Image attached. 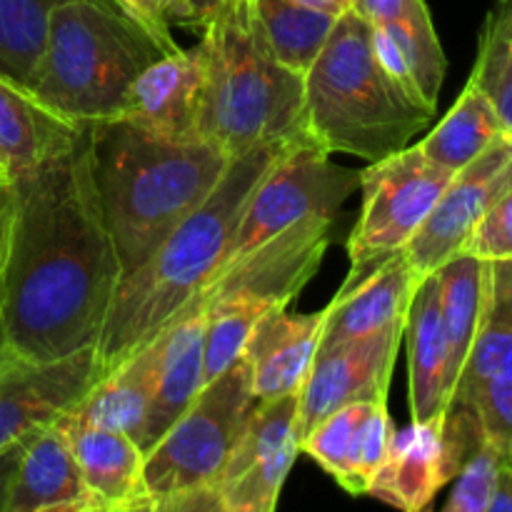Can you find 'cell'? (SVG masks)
<instances>
[{"mask_svg": "<svg viewBox=\"0 0 512 512\" xmlns=\"http://www.w3.org/2000/svg\"><path fill=\"white\" fill-rule=\"evenodd\" d=\"M300 5H308V8L323 10L330 15H343L350 10V0H295Z\"/></svg>", "mask_w": 512, "mask_h": 512, "instance_id": "60d3db41", "label": "cell"}, {"mask_svg": "<svg viewBox=\"0 0 512 512\" xmlns=\"http://www.w3.org/2000/svg\"><path fill=\"white\" fill-rule=\"evenodd\" d=\"M13 185L15 225L0 310L15 355L55 360L95 348L123 270L90 170L88 133Z\"/></svg>", "mask_w": 512, "mask_h": 512, "instance_id": "6da1fadb", "label": "cell"}, {"mask_svg": "<svg viewBox=\"0 0 512 512\" xmlns=\"http://www.w3.org/2000/svg\"><path fill=\"white\" fill-rule=\"evenodd\" d=\"M160 55L163 48L118 0H60L25 88L73 123L110 120Z\"/></svg>", "mask_w": 512, "mask_h": 512, "instance_id": "5b68a950", "label": "cell"}, {"mask_svg": "<svg viewBox=\"0 0 512 512\" xmlns=\"http://www.w3.org/2000/svg\"><path fill=\"white\" fill-rule=\"evenodd\" d=\"M63 430L100 512L150 510L143 475L145 453L130 435L110 428Z\"/></svg>", "mask_w": 512, "mask_h": 512, "instance_id": "d4e9b609", "label": "cell"}, {"mask_svg": "<svg viewBox=\"0 0 512 512\" xmlns=\"http://www.w3.org/2000/svg\"><path fill=\"white\" fill-rule=\"evenodd\" d=\"M358 185V170L333 163L328 150L313 143L308 135L290 138L250 193L228 260L258 248L298 220L313 215L338 218L340 208Z\"/></svg>", "mask_w": 512, "mask_h": 512, "instance_id": "9c48e42d", "label": "cell"}, {"mask_svg": "<svg viewBox=\"0 0 512 512\" xmlns=\"http://www.w3.org/2000/svg\"><path fill=\"white\" fill-rule=\"evenodd\" d=\"M455 173L425 158L420 148H403L360 170L363 205L348 240L353 283L383 258L410 243Z\"/></svg>", "mask_w": 512, "mask_h": 512, "instance_id": "30bf717a", "label": "cell"}, {"mask_svg": "<svg viewBox=\"0 0 512 512\" xmlns=\"http://www.w3.org/2000/svg\"><path fill=\"white\" fill-rule=\"evenodd\" d=\"M85 133L123 278L213 193L233 160L208 140H170L120 118L95 120Z\"/></svg>", "mask_w": 512, "mask_h": 512, "instance_id": "3957f363", "label": "cell"}, {"mask_svg": "<svg viewBox=\"0 0 512 512\" xmlns=\"http://www.w3.org/2000/svg\"><path fill=\"white\" fill-rule=\"evenodd\" d=\"M205 308L200 300L183 310L160 333L155 390L138 435V448L148 453L165 430L188 410L205 385Z\"/></svg>", "mask_w": 512, "mask_h": 512, "instance_id": "ac0fdd59", "label": "cell"}, {"mask_svg": "<svg viewBox=\"0 0 512 512\" xmlns=\"http://www.w3.org/2000/svg\"><path fill=\"white\" fill-rule=\"evenodd\" d=\"M118 3L153 35L163 53L180 50L173 33H170L173 25L198 28V18H195V10L190 8L188 0H118Z\"/></svg>", "mask_w": 512, "mask_h": 512, "instance_id": "e575fe53", "label": "cell"}, {"mask_svg": "<svg viewBox=\"0 0 512 512\" xmlns=\"http://www.w3.org/2000/svg\"><path fill=\"white\" fill-rule=\"evenodd\" d=\"M305 135L320 148L368 163L408 148L433 113L400 90L380 65L370 23L353 10L335 20L305 73Z\"/></svg>", "mask_w": 512, "mask_h": 512, "instance_id": "8992f818", "label": "cell"}, {"mask_svg": "<svg viewBox=\"0 0 512 512\" xmlns=\"http://www.w3.org/2000/svg\"><path fill=\"white\" fill-rule=\"evenodd\" d=\"M98 378L95 348L55 360H10L0 368V450L58 423Z\"/></svg>", "mask_w": 512, "mask_h": 512, "instance_id": "9a60e30c", "label": "cell"}, {"mask_svg": "<svg viewBox=\"0 0 512 512\" xmlns=\"http://www.w3.org/2000/svg\"><path fill=\"white\" fill-rule=\"evenodd\" d=\"M338 18L295 0H255V20L265 45L280 65L303 78L328 43Z\"/></svg>", "mask_w": 512, "mask_h": 512, "instance_id": "f546056e", "label": "cell"}, {"mask_svg": "<svg viewBox=\"0 0 512 512\" xmlns=\"http://www.w3.org/2000/svg\"><path fill=\"white\" fill-rule=\"evenodd\" d=\"M500 375H512V260H485L478 333L455 388V398L483 380Z\"/></svg>", "mask_w": 512, "mask_h": 512, "instance_id": "4316f807", "label": "cell"}, {"mask_svg": "<svg viewBox=\"0 0 512 512\" xmlns=\"http://www.w3.org/2000/svg\"><path fill=\"white\" fill-rule=\"evenodd\" d=\"M403 340L408 345L410 413L418 423L448 415V338L440 313V285L435 273L420 278L405 318Z\"/></svg>", "mask_w": 512, "mask_h": 512, "instance_id": "603a6c76", "label": "cell"}, {"mask_svg": "<svg viewBox=\"0 0 512 512\" xmlns=\"http://www.w3.org/2000/svg\"><path fill=\"white\" fill-rule=\"evenodd\" d=\"M8 512H100L60 423L25 445Z\"/></svg>", "mask_w": 512, "mask_h": 512, "instance_id": "44dd1931", "label": "cell"}, {"mask_svg": "<svg viewBox=\"0 0 512 512\" xmlns=\"http://www.w3.org/2000/svg\"><path fill=\"white\" fill-rule=\"evenodd\" d=\"M463 253L480 260H512V188L500 195L475 225Z\"/></svg>", "mask_w": 512, "mask_h": 512, "instance_id": "d590c367", "label": "cell"}, {"mask_svg": "<svg viewBox=\"0 0 512 512\" xmlns=\"http://www.w3.org/2000/svg\"><path fill=\"white\" fill-rule=\"evenodd\" d=\"M503 465V455L485 438L480 440L478 448L470 453L460 473L453 478L445 512H490Z\"/></svg>", "mask_w": 512, "mask_h": 512, "instance_id": "836d02e7", "label": "cell"}, {"mask_svg": "<svg viewBox=\"0 0 512 512\" xmlns=\"http://www.w3.org/2000/svg\"><path fill=\"white\" fill-rule=\"evenodd\" d=\"M288 140L258 145L230 160L213 193L120 280L95 345L100 375L148 345L203 293L228 260L250 193Z\"/></svg>", "mask_w": 512, "mask_h": 512, "instance_id": "7a4b0ae2", "label": "cell"}, {"mask_svg": "<svg viewBox=\"0 0 512 512\" xmlns=\"http://www.w3.org/2000/svg\"><path fill=\"white\" fill-rule=\"evenodd\" d=\"M480 440L478 420L465 403H450L445 418L428 423L410 420V425L393 433L385 460L370 478L365 495L405 512L430 508Z\"/></svg>", "mask_w": 512, "mask_h": 512, "instance_id": "8fae6325", "label": "cell"}, {"mask_svg": "<svg viewBox=\"0 0 512 512\" xmlns=\"http://www.w3.org/2000/svg\"><path fill=\"white\" fill-rule=\"evenodd\" d=\"M190 8L195 10V18H198V28L203 30V25L208 23L210 18L215 15V10L223 5V0H188Z\"/></svg>", "mask_w": 512, "mask_h": 512, "instance_id": "b9f144b4", "label": "cell"}, {"mask_svg": "<svg viewBox=\"0 0 512 512\" xmlns=\"http://www.w3.org/2000/svg\"><path fill=\"white\" fill-rule=\"evenodd\" d=\"M15 225V185L13 180L0 175V275L8 263L10 240H13Z\"/></svg>", "mask_w": 512, "mask_h": 512, "instance_id": "74e56055", "label": "cell"}, {"mask_svg": "<svg viewBox=\"0 0 512 512\" xmlns=\"http://www.w3.org/2000/svg\"><path fill=\"white\" fill-rule=\"evenodd\" d=\"M25 445H28V440L0 450V512H8L10 493H13V483H15V473H18V465H20V458H23Z\"/></svg>", "mask_w": 512, "mask_h": 512, "instance_id": "f35d334b", "label": "cell"}, {"mask_svg": "<svg viewBox=\"0 0 512 512\" xmlns=\"http://www.w3.org/2000/svg\"><path fill=\"white\" fill-rule=\"evenodd\" d=\"M15 358H18V355H15L13 345H10L8 330H5L3 310H0V368H5V365H8L10 360H15Z\"/></svg>", "mask_w": 512, "mask_h": 512, "instance_id": "7bdbcfd3", "label": "cell"}, {"mask_svg": "<svg viewBox=\"0 0 512 512\" xmlns=\"http://www.w3.org/2000/svg\"><path fill=\"white\" fill-rule=\"evenodd\" d=\"M453 403L473 410L483 438L503 455L505 465H512V375L483 380Z\"/></svg>", "mask_w": 512, "mask_h": 512, "instance_id": "d6a6232c", "label": "cell"}, {"mask_svg": "<svg viewBox=\"0 0 512 512\" xmlns=\"http://www.w3.org/2000/svg\"><path fill=\"white\" fill-rule=\"evenodd\" d=\"M205 88L208 55L203 43L165 53L135 78L118 118L170 140H203Z\"/></svg>", "mask_w": 512, "mask_h": 512, "instance_id": "2e32d148", "label": "cell"}, {"mask_svg": "<svg viewBox=\"0 0 512 512\" xmlns=\"http://www.w3.org/2000/svg\"><path fill=\"white\" fill-rule=\"evenodd\" d=\"M405 323L318 348L298 390L300 440L323 418L355 400H388Z\"/></svg>", "mask_w": 512, "mask_h": 512, "instance_id": "5bb4252c", "label": "cell"}, {"mask_svg": "<svg viewBox=\"0 0 512 512\" xmlns=\"http://www.w3.org/2000/svg\"><path fill=\"white\" fill-rule=\"evenodd\" d=\"M420 278L425 275H418L403 250H398L380 260L373 273L345 283L328 305L320 348L365 338L395 323H405Z\"/></svg>", "mask_w": 512, "mask_h": 512, "instance_id": "d6986e66", "label": "cell"}, {"mask_svg": "<svg viewBox=\"0 0 512 512\" xmlns=\"http://www.w3.org/2000/svg\"><path fill=\"white\" fill-rule=\"evenodd\" d=\"M160 335L135 350L118 368L100 375L93 388L58 420L63 428H110L138 440L155 390Z\"/></svg>", "mask_w": 512, "mask_h": 512, "instance_id": "cb8c5ba5", "label": "cell"}, {"mask_svg": "<svg viewBox=\"0 0 512 512\" xmlns=\"http://www.w3.org/2000/svg\"><path fill=\"white\" fill-rule=\"evenodd\" d=\"M335 218L298 220L248 253L230 258L200 300L205 308V383L243 358L255 325L270 310L288 308L318 273Z\"/></svg>", "mask_w": 512, "mask_h": 512, "instance_id": "52a82bcc", "label": "cell"}, {"mask_svg": "<svg viewBox=\"0 0 512 512\" xmlns=\"http://www.w3.org/2000/svg\"><path fill=\"white\" fill-rule=\"evenodd\" d=\"M300 453L298 393L258 400L213 483L215 512H273Z\"/></svg>", "mask_w": 512, "mask_h": 512, "instance_id": "7c38bea8", "label": "cell"}, {"mask_svg": "<svg viewBox=\"0 0 512 512\" xmlns=\"http://www.w3.org/2000/svg\"><path fill=\"white\" fill-rule=\"evenodd\" d=\"M512 188V138L495 140L480 158L453 175L435 208L403 253L418 275H430L463 253L475 225Z\"/></svg>", "mask_w": 512, "mask_h": 512, "instance_id": "4fadbf2b", "label": "cell"}, {"mask_svg": "<svg viewBox=\"0 0 512 512\" xmlns=\"http://www.w3.org/2000/svg\"><path fill=\"white\" fill-rule=\"evenodd\" d=\"M490 512H512V465H503Z\"/></svg>", "mask_w": 512, "mask_h": 512, "instance_id": "ab89813d", "label": "cell"}, {"mask_svg": "<svg viewBox=\"0 0 512 512\" xmlns=\"http://www.w3.org/2000/svg\"><path fill=\"white\" fill-rule=\"evenodd\" d=\"M503 135V123H500L493 103L485 98V93L473 80H468L448 115L415 145L435 165L450 170V173H458L475 158H480Z\"/></svg>", "mask_w": 512, "mask_h": 512, "instance_id": "83f0119b", "label": "cell"}, {"mask_svg": "<svg viewBox=\"0 0 512 512\" xmlns=\"http://www.w3.org/2000/svg\"><path fill=\"white\" fill-rule=\"evenodd\" d=\"M350 10L370 25L405 20L428 10L425 0H350Z\"/></svg>", "mask_w": 512, "mask_h": 512, "instance_id": "8d00e7d4", "label": "cell"}, {"mask_svg": "<svg viewBox=\"0 0 512 512\" xmlns=\"http://www.w3.org/2000/svg\"><path fill=\"white\" fill-rule=\"evenodd\" d=\"M370 40L385 73L420 108L435 113L445 80V53L430 10L405 20L370 25Z\"/></svg>", "mask_w": 512, "mask_h": 512, "instance_id": "484cf974", "label": "cell"}, {"mask_svg": "<svg viewBox=\"0 0 512 512\" xmlns=\"http://www.w3.org/2000/svg\"><path fill=\"white\" fill-rule=\"evenodd\" d=\"M470 80L493 103L505 135L512 138V0H500L490 10Z\"/></svg>", "mask_w": 512, "mask_h": 512, "instance_id": "4dcf8cb0", "label": "cell"}, {"mask_svg": "<svg viewBox=\"0 0 512 512\" xmlns=\"http://www.w3.org/2000/svg\"><path fill=\"white\" fill-rule=\"evenodd\" d=\"M435 278L440 285V313H443V328L445 338H448V390L450 403H453L455 388H458L475 333H478L485 260L460 253L440 265L435 270Z\"/></svg>", "mask_w": 512, "mask_h": 512, "instance_id": "f1b7e54d", "label": "cell"}, {"mask_svg": "<svg viewBox=\"0 0 512 512\" xmlns=\"http://www.w3.org/2000/svg\"><path fill=\"white\" fill-rule=\"evenodd\" d=\"M325 318L328 308L305 315L278 308L255 325L243 350L255 400L298 393L320 348Z\"/></svg>", "mask_w": 512, "mask_h": 512, "instance_id": "ffe728a7", "label": "cell"}, {"mask_svg": "<svg viewBox=\"0 0 512 512\" xmlns=\"http://www.w3.org/2000/svg\"><path fill=\"white\" fill-rule=\"evenodd\" d=\"M55 3L60 0H0V73L28 83Z\"/></svg>", "mask_w": 512, "mask_h": 512, "instance_id": "1f68e13d", "label": "cell"}, {"mask_svg": "<svg viewBox=\"0 0 512 512\" xmlns=\"http://www.w3.org/2000/svg\"><path fill=\"white\" fill-rule=\"evenodd\" d=\"M255 403L245 358L200 388L188 410L145 453L150 512H215L213 483Z\"/></svg>", "mask_w": 512, "mask_h": 512, "instance_id": "ba28073f", "label": "cell"}, {"mask_svg": "<svg viewBox=\"0 0 512 512\" xmlns=\"http://www.w3.org/2000/svg\"><path fill=\"white\" fill-rule=\"evenodd\" d=\"M393 433L388 400H355L320 420L300 440V450L308 453L345 493L360 498L385 460Z\"/></svg>", "mask_w": 512, "mask_h": 512, "instance_id": "e0dca14e", "label": "cell"}, {"mask_svg": "<svg viewBox=\"0 0 512 512\" xmlns=\"http://www.w3.org/2000/svg\"><path fill=\"white\" fill-rule=\"evenodd\" d=\"M208 88L200 138L238 158L258 145L305 135V78L275 60L255 0H223L203 25Z\"/></svg>", "mask_w": 512, "mask_h": 512, "instance_id": "277c9868", "label": "cell"}, {"mask_svg": "<svg viewBox=\"0 0 512 512\" xmlns=\"http://www.w3.org/2000/svg\"><path fill=\"white\" fill-rule=\"evenodd\" d=\"M83 133L85 125L53 113L23 83L0 73V160L10 180L65 155Z\"/></svg>", "mask_w": 512, "mask_h": 512, "instance_id": "7402d4cb", "label": "cell"}, {"mask_svg": "<svg viewBox=\"0 0 512 512\" xmlns=\"http://www.w3.org/2000/svg\"><path fill=\"white\" fill-rule=\"evenodd\" d=\"M0 175H5V178H8V173H5V168H3V160H0Z\"/></svg>", "mask_w": 512, "mask_h": 512, "instance_id": "ee69618b", "label": "cell"}]
</instances>
